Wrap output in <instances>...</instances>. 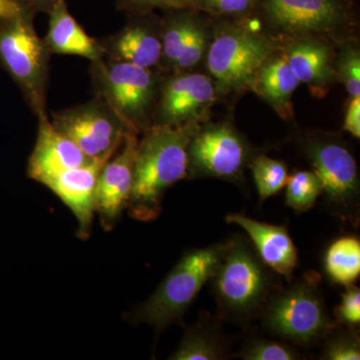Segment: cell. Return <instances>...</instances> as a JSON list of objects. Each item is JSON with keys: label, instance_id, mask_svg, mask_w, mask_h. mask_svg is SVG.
<instances>
[{"label": "cell", "instance_id": "cell-1", "mask_svg": "<svg viewBox=\"0 0 360 360\" xmlns=\"http://www.w3.org/2000/svg\"><path fill=\"white\" fill-rule=\"evenodd\" d=\"M198 123L151 125L137 144L134 186L130 195V217L139 221L158 219L168 188L188 174V146Z\"/></svg>", "mask_w": 360, "mask_h": 360}, {"label": "cell", "instance_id": "cell-2", "mask_svg": "<svg viewBox=\"0 0 360 360\" xmlns=\"http://www.w3.org/2000/svg\"><path fill=\"white\" fill-rule=\"evenodd\" d=\"M210 283L221 314L241 322L264 309L272 288L269 267L243 238L225 243L224 255Z\"/></svg>", "mask_w": 360, "mask_h": 360}, {"label": "cell", "instance_id": "cell-3", "mask_svg": "<svg viewBox=\"0 0 360 360\" xmlns=\"http://www.w3.org/2000/svg\"><path fill=\"white\" fill-rule=\"evenodd\" d=\"M224 250L225 243H217L184 253L155 293L132 312L131 321L149 324L158 331L179 322L210 283Z\"/></svg>", "mask_w": 360, "mask_h": 360}, {"label": "cell", "instance_id": "cell-4", "mask_svg": "<svg viewBox=\"0 0 360 360\" xmlns=\"http://www.w3.org/2000/svg\"><path fill=\"white\" fill-rule=\"evenodd\" d=\"M34 11L26 4L0 21V60L20 87L37 117L46 113L51 52L35 30Z\"/></svg>", "mask_w": 360, "mask_h": 360}, {"label": "cell", "instance_id": "cell-5", "mask_svg": "<svg viewBox=\"0 0 360 360\" xmlns=\"http://www.w3.org/2000/svg\"><path fill=\"white\" fill-rule=\"evenodd\" d=\"M264 323L278 338L298 345H312L335 328L319 290V276L305 274L265 303Z\"/></svg>", "mask_w": 360, "mask_h": 360}, {"label": "cell", "instance_id": "cell-6", "mask_svg": "<svg viewBox=\"0 0 360 360\" xmlns=\"http://www.w3.org/2000/svg\"><path fill=\"white\" fill-rule=\"evenodd\" d=\"M97 98L139 134L151 127L158 79L151 70L101 58L90 66Z\"/></svg>", "mask_w": 360, "mask_h": 360}, {"label": "cell", "instance_id": "cell-7", "mask_svg": "<svg viewBox=\"0 0 360 360\" xmlns=\"http://www.w3.org/2000/svg\"><path fill=\"white\" fill-rule=\"evenodd\" d=\"M51 122L92 160H110L127 135L135 134L97 97L89 103L52 113Z\"/></svg>", "mask_w": 360, "mask_h": 360}, {"label": "cell", "instance_id": "cell-8", "mask_svg": "<svg viewBox=\"0 0 360 360\" xmlns=\"http://www.w3.org/2000/svg\"><path fill=\"white\" fill-rule=\"evenodd\" d=\"M266 25L292 37L336 32L352 21V0H258Z\"/></svg>", "mask_w": 360, "mask_h": 360}, {"label": "cell", "instance_id": "cell-9", "mask_svg": "<svg viewBox=\"0 0 360 360\" xmlns=\"http://www.w3.org/2000/svg\"><path fill=\"white\" fill-rule=\"evenodd\" d=\"M269 42L243 28L222 30L207 54V68L221 91L252 85L257 71L269 59Z\"/></svg>", "mask_w": 360, "mask_h": 360}, {"label": "cell", "instance_id": "cell-10", "mask_svg": "<svg viewBox=\"0 0 360 360\" xmlns=\"http://www.w3.org/2000/svg\"><path fill=\"white\" fill-rule=\"evenodd\" d=\"M307 155L321 179L328 205L343 219L352 217L359 198V170L354 156L340 142L329 139L310 142Z\"/></svg>", "mask_w": 360, "mask_h": 360}, {"label": "cell", "instance_id": "cell-11", "mask_svg": "<svg viewBox=\"0 0 360 360\" xmlns=\"http://www.w3.org/2000/svg\"><path fill=\"white\" fill-rule=\"evenodd\" d=\"M250 158L245 141L227 125L198 129L188 146V172L201 176L236 179Z\"/></svg>", "mask_w": 360, "mask_h": 360}, {"label": "cell", "instance_id": "cell-12", "mask_svg": "<svg viewBox=\"0 0 360 360\" xmlns=\"http://www.w3.org/2000/svg\"><path fill=\"white\" fill-rule=\"evenodd\" d=\"M214 97V86L206 75L177 72L161 87L151 125L198 123L205 118Z\"/></svg>", "mask_w": 360, "mask_h": 360}, {"label": "cell", "instance_id": "cell-13", "mask_svg": "<svg viewBox=\"0 0 360 360\" xmlns=\"http://www.w3.org/2000/svg\"><path fill=\"white\" fill-rule=\"evenodd\" d=\"M137 134H127L120 148L101 168L96 184V213L105 231L115 229L127 210L132 186Z\"/></svg>", "mask_w": 360, "mask_h": 360}, {"label": "cell", "instance_id": "cell-14", "mask_svg": "<svg viewBox=\"0 0 360 360\" xmlns=\"http://www.w3.org/2000/svg\"><path fill=\"white\" fill-rule=\"evenodd\" d=\"M130 15L120 32L98 39L104 58L151 70L162 60V25L153 20V13Z\"/></svg>", "mask_w": 360, "mask_h": 360}, {"label": "cell", "instance_id": "cell-15", "mask_svg": "<svg viewBox=\"0 0 360 360\" xmlns=\"http://www.w3.org/2000/svg\"><path fill=\"white\" fill-rule=\"evenodd\" d=\"M108 160H96L86 165L65 170L41 182L63 201L77 220L78 238L87 239L96 214L97 180Z\"/></svg>", "mask_w": 360, "mask_h": 360}, {"label": "cell", "instance_id": "cell-16", "mask_svg": "<svg viewBox=\"0 0 360 360\" xmlns=\"http://www.w3.org/2000/svg\"><path fill=\"white\" fill-rule=\"evenodd\" d=\"M75 142L52 125L47 115L39 116V134L30 160L26 174L41 184L52 175L92 162Z\"/></svg>", "mask_w": 360, "mask_h": 360}, {"label": "cell", "instance_id": "cell-17", "mask_svg": "<svg viewBox=\"0 0 360 360\" xmlns=\"http://www.w3.org/2000/svg\"><path fill=\"white\" fill-rule=\"evenodd\" d=\"M226 221L238 224L246 232L258 257L269 269L291 281L298 253L285 226L259 222L243 213H231Z\"/></svg>", "mask_w": 360, "mask_h": 360}, {"label": "cell", "instance_id": "cell-18", "mask_svg": "<svg viewBox=\"0 0 360 360\" xmlns=\"http://www.w3.org/2000/svg\"><path fill=\"white\" fill-rule=\"evenodd\" d=\"M49 26L45 44L52 54H68L89 59L90 63L104 58L98 40L92 39L61 2L49 13Z\"/></svg>", "mask_w": 360, "mask_h": 360}, {"label": "cell", "instance_id": "cell-19", "mask_svg": "<svg viewBox=\"0 0 360 360\" xmlns=\"http://www.w3.org/2000/svg\"><path fill=\"white\" fill-rule=\"evenodd\" d=\"M284 58L300 80L311 89H322L335 77L328 45L314 39H300L286 49Z\"/></svg>", "mask_w": 360, "mask_h": 360}, {"label": "cell", "instance_id": "cell-20", "mask_svg": "<svg viewBox=\"0 0 360 360\" xmlns=\"http://www.w3.org/2000/svg\"><path fill=\"white\" fill-rule=\"evenodd\" d=\"M300 84L284 56L267 59L257 71L253 82L258 92L278 112L284 115H288L291 96Z\"/></svg>", "mask_w": 360, "mask_h": 360}, {"label": "cell", "instance_id": "cell-21", "mask_svg": "<svg viewBox=\"0 0 360 360\" xmlns=\"http://www.w3.org/2000/svg\"><path fill=\"white\" fill-rule=\"evenodd\" d=\"M324 269L333 283L354 284L360 274L359 239L345 236L331 243L324 257Z\"/></svg>", "mask_w": 360, "mask_h": 360}, {"label": "cell", "instance_id": "cell-22", "mask_svg": "<svg viewBox=\"0 0 360 360\" xmlns=\"http://www.w3.org/2000/svg\"><path fill=\"white\" fill-rule=\"evenodd\" d=\"M226 356V348L212 326L198 324L187 328L184 340L170 359L219 360Z\"/></svg>", "mask_w": 360, "mask_h": 360}, {"label": "cell", "instance_id": "cell-23", "mask_svg": "<svg viewBox=\"0 0 360 360\" xmlns=\"http://www.w3.org/2000/svg\"><path fill=\"white\" fill-rule=\"evenodd\" d=\"M260 200L264 201L278 193L288 179V167L283 161L259 155L250 165Z\"/></svg>", "mask_w": 360, "mask_h": 360}, {"label": "cell", "instance_id": "cell-24", "mask_svg": "<svg viewBox=\"0 0 360 360\" xmlns=\"http://www.w3.org/2000/svg\"><path fill=\"white\" fill-rule=\"evenodd\" d=\"M286 205L302 213L314 207L322 193L321 179L314 172H296L286 182Z\"/></svg>", "mask_w": 360, "mask_h": 360}, {"label": "cell", "instance_id": "cell-25", "mask_svg": "<svg viewBox=\"0 0 360 360\" xmlns=\"http://www.w3.org/2000/svg\"><path fill=\"white\" fill-rule=\"evenodd\" d=\"M326 338L322 359H360V343L356 333L349 331L335 333V329H333Z\"/></svg>", "mask_w": 360, "mask_h": 360}, {"label": "cell", "instance_id": "cell-26", "mask_svg": "<svg viewBox=\"0 0 360 360\" xmlns=\"http://www.w3.org/2000/svg\"><path fill=\"white\" fill-rule=\"evenodd\" d=\"M206 34L202 25L194 18L193 25L189 30L179 58L174 68L177 72L186 71L200 63L205 51Z\"/></svg>", "mask_w": 360, "mask_h": 360}, {"label": "cell", "instance_id": "cell-27", "mask_svg": "<svg viewBox=\"0 0 360 360\" xmlns=\"http://www.w3.org/2000/svg\"><path fill=\"white\" fill-rule=\"evenodd\" d=\"M245 360H295L300 356L288 345L276 341L255 340L250 341L238 354Z\"/></svg>", "mask_w": 360, "mask_h": 360}, {"label": "cell", "instance_id": "cell-28", "mask_svg": "<svg viewBox=\"0 0 360 360\" xmlns=\"http://www.w3.org/2000/svg\"><path fill=\"white\" fill-rule=\"evenodd\" d=\"M335 75L352 97H360V56L359 49L347 45L336 63Z\"/></svg>", "mask_w": 360, "mask_h": 360}, {"label": "cell", "instance_id": "cell-29", "mask_svg": "<svg viewBox=\"0 0 360 360\" xmlns=\"http://www.w3.org/2000/svg\"><path fill=\"white\" fill-rule=\"evenodd\" d=\"M196 0H116L120 11L129 14L153 13L155 9H195Z\"/></svg>", "mask_w": 360, "mask_h": 360}, {"label": "cell", "instance_id": "cell-30", "mask_svg": "<svg viewBox=\"0 0 360 360\" xmlns=\"http://www.w3.org/2000/svg\"><path fill=\"white\" fill-rule=\"evenodd\" d=\"M258 0H196L195 9L217 15L241 16L255 11Z\"/></svg>", "mask_w": 360, "mask_h": 360}, {"label": "cell", "instance_id": "cell-31", "mask_svg": "<svg viewBox=\"0 0 360 360\" xmlns=\"http://www.w3.org/2000/svg\"><path fill=\"white\" fill-rule=\"evenodd\" d=\"M342 300L336 307L335 317L338 323L345 324L348 328H354L360 322V290L350 284L345 286V291L341 296Z\"/></svg>", "mask_w": 360, "mask_h": 360}, {"label": "cell", "instance_id": "cell-32", "mask_svg": "<svg viewBox=\"0 0 360 360\" xmlns=\"http://www.w3.org/2000/svg\"><path fill=\"white\" fill-rule=\"evenodd\" d=\"M345 130L354 135L356 139L360 137V97H352L345 118Z\"/></svg>", "mask_w": 360, "mask_h": 360}, {"label": "cell", "instance_id": "cell-33", "mask_svg": "<svg viewBox=\"0 0 360 360\" xmlns=\"http://www.w3.org/2000/svg\"><path fill=\"white\" fill-rule=\"evenodd\" d=\"M25 6L23 0H0V21L11 18Z\"/></svg>", "mask_w": 360, "mask_h": 360}, {"label": "cell", "instance_id": "cell-34", "mask_svg": "<svg viewBox=\"0 0 360 360\" xmlns=\"http://www.w3.org/2000/svg\"><path fill=\"white\" fill-rule=\"evenodd\" d=\"M30 8L37 13H45L49 14L52 9L65 0H23Z\"/></svg>", "mask_w": 360, "mask_h": 360}]
</instances>
